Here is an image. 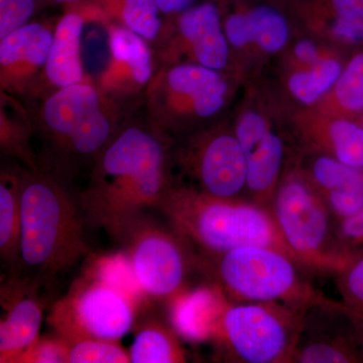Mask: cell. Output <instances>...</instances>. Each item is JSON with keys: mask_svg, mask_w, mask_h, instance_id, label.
I'll use <instances>...</instances> for the list:
<instances>
[{"mask_svg": "<svg viewBox=\"0 0 363 363\" xmlns=\"http://www.w3.org/2000/svg\"><path fill=\"white\" fill-rule=\"evenodd\" d=\"M342 67L337 60H320L309 70L296 72L289 79V89L298 101L314 104L340 77Z\"/></svg>", "mask_w": 363, "mask_h": 363, "instance_id": "obj_24", "label": "cell"}, {"mask_svg": "<svg viewBox=\"0 0 363 363\" xmlns=\"http://www.w3.org/2000/svg\"><path fill=\"white\" fill-rule=\"evenodd\" d=\"M6 289V317L0 322V362L16 363L40 337L44 321V306L33 295H25L21 284ZM4 294V293H2Z\"/></svg>", "mask_w": 363, "mask_h": 363, "instance_id": "obj_14", "label": "cell"}, {"mask_svg": "<svg viewBox=\"0 0 363 363\" xmlns=\"http://www.w3.org/2000/svg\"><path fill=\"white\" fill-rule=\"evenodd\" d=\"M143 38L130 28L112 30L111 48L114 59L123 62L130 69L133 77L140 84H145L152 76L149 48Z\"/></svg>", "mask_w": 363, "mask_h": 363, "instance_id": "obj_25", "label": "cell"}, {"mask_svg": "<svg viewBox=\"0 0 363 363\" xmlns=\"http://www.w3.org/2000/svg\"><path fill=\"white\" fill-rule=\"evenodd\" d=\"M169 188L162 143L130 128L104 150L77 201L87 226L121 243L147 210L157 209Z\"/></svg>", "mask_w": 363, "mask_h": 363, "instance_id": "obj_1", "label": "cell"}, {"mask_svg": "<svg viewBox=\"0 0 363 363\" xmlns=\"http://www.w3.org/2000/svg\"><path fill=\"white\" fill-rule=\"evenodd\" d=\"M205 283L238 303H281L309 307L323 297L308 271L292 255L266 247H245L212 257H198Z\"/></svg>", "mask_w": 363, "mask_h": 363, "instance_id": "obj_4", "label": "cell"}, {"mask_svg": "<svg viewBox=\"0 0 363 363\" xmlns=\"http://www.w3.org/2000/svg\"><path fill=\"white\" fill-rule=\"evenodd\" d=\"M227 40L236 48L257 44L262 51L276 52L290 35L285 16L274 7L259 6L247 13H233L225 23Z\"/></svg>", "mask_w": 363, "mask_h": 363, "instance_id": "obj_16", "label": "cell"}, {"mask_svg": "<svg viewBox=\"0 0 363 363\" xmlns=\"http://www.w3.org/2000/svg\"><path fill=\"white\" fill-rule=\"evenodd\" d=\"M83 26V18L74 13L67 14L57 26L45 63L48 78L57 87L65 88L82 81L80 40Z\"/></svg>", "mask_w": 363, "mask_h": 363, "instance_id": "obj_18", "label": "cell"}, {"mask_svg": "<svg viewBox=\"0 0 363 363\" xmlns=\"http://www.w3.org/2000/svg\"><path fill=\"white\" fill-rule=\"evenodd\" d=\"M16 363H69V342L56 333L39 337Z\"/></svg>", "mask_w": 363, "mask_h": 363, "instance_id": "obj_31", "label": "cell"}, {"mask_svg": "<svg viewBox=\"0 0 363 363\" xmlns=\"http://www.w3.org/2000/svg\"><path fill=\"white\" fill-rule=\"evenodd\" d=\"M303 175L319 193L339 221L363 209V169L352 168L335 157L321 154Z\"/></svg>", "mask_w": 363, "mask_h": 363, "instance_id": "obj_13", "label": "cell"}, {"mask_svg": "<svg viewBox=\"0 0 363 363\" xmlns=\"http://www.w3.org/2000/svg\"><path fill=\"white\" fill-rule=\"evenodd\" d=\"M130 362V352L118 341L86 338L69 342V363Z\"/></svg>", "mask_w": 363, "mask_h": 363, "instance_id": "obj_27", "label": "cell"}, {"mask_svg": "<svg viewBox=\"0 0 363 363\" xmlns=\"http://www.w3.org/2000/svg\"><path fill=\"white\" fill-rule=\"evenodd\" d=\"M45 125L79 156L99 152L108 142L111 126L100 111L96 90L89 85L61 88L45 101Z\"/></svg>", "mask_w": 363, "mask_h": 363, "instance_id": "obj_10", "label": "cell"}, {"mask_svg": "<svg viewBox=\"0 0 363 363\" xmlns=\"http://www.w3.org/2000/svg\"><path fill=\"white\" fill-rule=\"evenodd\" d=\"M21 182L1 177L0 183V255L14 266L20 260Z\"/></svg>", "mask_w": 363, "mask_h": 363, "instance_id": "obj_22", "label": "cell"}, {"mask_svg": "<svg viewBox=\"0 0 363 363\" xmlns=\"http://www.w3.org/2000/svg\"><path fill=\"white\" fill-rule=\"evenodd\" d=\"M92 271L75 281L48 316L55 333L68 342L86 338L119 341L135 323V301Z\"/></svg>", "mask_w": 363, "mask_h": 363, "instance_id": "obj_7", "label": "cell"}, {"mask_svg": "<svg viewBox=\"0 0 363 363\" xmlns=\"http://www.w3.org/2000/svg\"><path fill=\"white\" fill-rule=\"evenodd\" d=\"M52 39L51 32L40 23L23 26L1 40L0 64L6 68L18 63L30 67L45 65Z\"/></svg>", "mask_w": 363, "mask_h": 363, "instance_id": "obj_21", "label": "cell"}, {"mask_svg": "<svg viewBox=\"0 0 363 363\" xmlns=\"http://www.w3.org/2000/svg\"><path fill=\"white\" fill-rule=\"evenodd\" d=\"M225 296L217 286L203 281L169 301L172 328L192 342L209 341Z\"/></svg>", "mask_w": 363, "mask_h": 363, "instance_id": "obj_15", "label": "cell"}, {"mask_svg": "<svg viewBox=\"0 0 363 363\" xmlns=\"http://www.w3.org/2000/svg\"><path fill=\"white\" fill-rule=\"evenodd\" d=\"M182 35L192 45L201 65L220 70L228 61L226 35L222 30L218 9L213 4H204L185 11L181 16Z\"/></svg>", "mask_w": 363, "mask_h": 363, "instance_id": "obj_17", "label": "cell"}, {"mask_svg": "<svg viewBox=\"0 0 363 363\" xmlns=\"http://www.w3.org/2000/svg\"><path fill=\"white\" fill-rule=\"evenodd\" d=\"M363 362V334L341 302L320 298L306 310L292 363Z\"/></svg>", "mask_w": 363, "mask_h": 363, "instance_id": "obj_9", "label": "cell"}, {"mask_svg": "<svg viewBox=\"0 0 363 363\" xmlns=\"http://www.w3.org/2000/svg\"><path fill=\"white\" fill-rule=\"evenodd\" d=\"M121 245L145 295L169 302L192 288L189 279L193 271L199 272L197 255L169 225L164 227L143 215Z\"/></svg>", "mask_w": 363, "mask_h": 363, "instance_id": "obj_8", "label": "cell"}, {"mask_svg": "<svg viewBox=\"0 0 363 363\" xmlns=\"http://www.w3.org/2000/svg\"><path fill=\"white\" fill-rule=\"evenodd\" d=\"M269 208L286 247L312 274L333 276L350 255L337 219L302 172L279 182Z\"/></svg>", "mask_w": 363, "mask_h": 363, "instance_id": "obj_5", "label": "cell"}, {"mask_svg": "<svg viewBox=\"0 0 363 363\" xmlns=\"http://www.w3.org/2000/svg\"><path fill=\"white\" fill-rule=\"evenodd\" d=\"M35 11L33 0H0V38L25 26Z\"/></svg>", "mask_w": 363, "mask_h": 363, "instance_id": "obj_32", "label": "cell"}, {"mask_svg": "<svg viewBox=\"0 0 363 363\" xmlns=\"http://www.w3.org/2000/svg\"><path fill=\"white\" fill-rule=\"evenodd\" d=\"M307 309L226 298L209 341L229 362L292 363Z\"/></svg>", "mask_w": 363, "mask_h": 363, "instance_id": "obj_6", "label": "cell"}, {"mask_svg": "<svg viewBox=\"0 0 363 363\" xmlns=\"http://www.w3.org/2000/svg\"><path fill=\"white\" fill-rule=\"evenodd\" d=\"M296 57L307 65H316L320 62L319 52L314 42L310 40H302L295 45Z\"/></svg>", "mask_w": 363, "mask_h": 363, "instance_id": "obj_34", "label": "cell"}, {"mask_svg": "<svg viewBox=\"0 0 363 363\" xmlns=\"http://www.w3.org/2000/svg\"><path fill=\"white\" fill-rule=\"evenodd\" d=\"M157 9L155 0H124V23L143 39L154 40L161 26Z\"/></svg>", "mask_w": 363, "mask_h": 363, "instance_id": "obj_30", "label": "cell"}, {"mask_svg": "<svg viewBox=\"0 0 363 363\" xmlns=\"http://www.w3.org/2000/svg\"><path fill=\"white\" fill-rule=\"evenodd\" d=\"M334 11L332 32L352 44L363 43V0H331Z\"/></svg>", "mask_w": 363, "mask_h": 363, "instance_id": "obj_29", "label": "cell"}, {"mask_svg": "<svg viewBox=\"0 0 363 363\" xmlns=\"http://www.w3.org/2000/svg\"><path fill=\"white\" fill-rule=\"evenodd\" d=\"M326 155L347 166L363 169V125L347 118L334 119L323 135L316 136Z\"/></svg>", "mask_w": 363, "mask_h": 363, "instance_id": "obj_23", "label": "cell"}, {"mask_svg": "<svg viewBox=\"0 0 363 363\" xmlns=\"http://www.w3.org/2000/svg\"><path fill=\"white\" fill-rule=\"evenodd\" d=\"M332 277L340 302L357 320L363 333V252H350Z\"/></svg>", "mask_w": 363, "mask_h": 363, "instance_id": "obj_26", "label": "cell"}, {"mask_svg": "<svg viewBox=\"0 0 363 363\" xmlns=\"http://www.w3.org/2000/svg\"><path fill=\"white\" fill-rule=\"evenodd\" d=\"M54 1H58V2H68V1H75V0H54Z\"/></svg>", "mask_w": 363, "mask_h": 363, "instance_id": "obj_36", "label": "cell"}, {"mask_svg": "<svg viewBox=\"0 0 363 363\" xmlns=\"http://www.w3.org/2000/svg\"><path fill=\"white\" fill-rule=\"evenodd\" d=\"M194 164L199 184L195 190L221 199L243 198L247 184V157L235 135L223 133L208 140Z\"/></svg>", "mask_w": 363, "mask_h": 363, "instance_id": "obj_12", "label": "cell"}, {"mask_svg": "<svg viewBox=\"0 0 363 363\" xmlns=\"http://www.w3.org/2000/svg\"><path fill=\"white\" fill-rule=\"evenodd\" d=\"M18 264L35 279H52L90 255L77 200L47 179L21 182Z\"/></svg>", "mask_w": 363, "mask_h": 363, "instance_id": "obj_3", "label": "cell"}, {"mask_svg": "<svg viewBox=\"0 0 363 363\" xmlns=\"http://www.w3.org/2000/svg\"><path fill=\"white\" fill-rule=\"evenodd\" d=\"M338 233L350 252H363V209L350 218L338 222Z\"/></svg>", "mask_w": 363, "mask_h": 363, "instance_id": "obj_33", "label": "cell"}, {"mask_svg": "<svg viewBox=\"0 0 363 363\" xmlns=\"http://www.w3.org/2000/svg\"><path fill=\"white\" fill-rule=\"evenodd\" d=\"M235 136L247 157V199L269 207L281 182L283 140L272 133L264 117L253 111L240 117Z\"/></svg>", "mask_w": 363, "mask_h": 363, "instance_id": "obj_11", "label": "cell"}, {"mask_svg": "<svg viewBox=\"0 0 363 363\" xmlns=\"http://www.w3.org/2000/svg\"><path fill=\"white\" fill-rule=\"evenodd\" d=\"M162 13H172L186 11L192 4L193 0H155Z\"/></svg>", "mask_w": 363, "mask_h": 363, "instance_id": "obj_35", "label": "cell"}, {"mask_svg": "<svg viewBox=\"0 0 363 363\" xmlns=\"http://www.w3.org/2000/svg\"><path fill=\"white\" fill-rule=\"evenodd\" d=\"M168 83L172 90L190 97L199 116H214L223 106L227 85L214 69L203 65L178 66L169 71Z\"/></svg>", "mask_w": 363, "mask_h": 363, "instance_id": "obj_19", "label": "cell"}, {"mask_svg": "<svg viewBox=\"0 0 363 363\" xmlns=\"http://www.w3.org/2000/svg\"><path fill=\"white\" fill-rule=\"evenodd\" d=\"M180 336L162 322L150 320L136 332L130 350V363L187 362Z\"/></svg>", "mask_w": 363, "mask_h": 363, "instance_id": "obj_20", "label": "cell"}, {"mask_svg": "<svg viewBox=\"0 0 363 363\" xmlns=\"http://www.w3.org/2000/svg\"><path fill=\"white\" fill-rule=\"evenodd\" d=\"M341 108L351 113L363 111V52L350 60L335 84Z\"/></svg>", "mask_w": 363, "mask_h": 363, "instance_id": "obj_28", "label": "cell"}, {"mask_svg": "<svg viewBox=\"0 0 363 363\" xmlns=\"http://www.w3.org/2000/svg\"><path fill=\"white\" fill-rule=\"evenodd\" d=\"M157 209L197 257L245 247L277 248L292 255L269 208L247 198L221 199L192 188H169Z\"/></svg>", "mask_w": 363, "mask_h": 363, "instance_id": "obj_2", "label": "cell"}]
</instances>
